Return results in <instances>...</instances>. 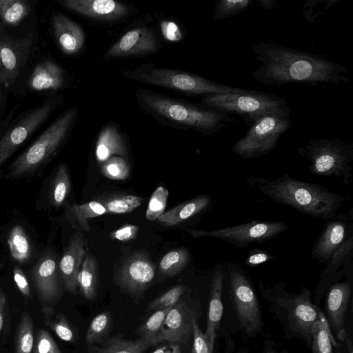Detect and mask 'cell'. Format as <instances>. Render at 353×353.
Instances as JSON below:
<instances>
[{"label": "cell", "instance_id": "1", "mask_svg": "<svg viewBox=\"0 0 353 353\" xmlns=\"http://www.w3.org/2000/svg\"><path fill=\"white\" fill-rule=\"evenodd\" d=\"M254 58L261 65L252 77L265 85L290 83L340 84L349 81L347 68L323 56L300 51L283 45L259 42L253 46Z\"/></svg>", "mask_w": 353, "mask_h": 353}, {"label": "cell", "instance_id": "2", "mask_svg": "<svg viewBox=\"0 0 353 353\" xmlns=\"http://www.w3.org/2000/svg\"><path fill=\"white\" fill-rule=\"evenodd\" d=\"M134 95L146 113L164 125L180 130H193L211 135L238 122L229 114L213 108L195 105L163 96L145 88H138Z\"/></svg>", "mask_w": 353, "mask_h": 353}, {"label": "cell", "instance_id": "3", "mask_svg": "<svg viewBox=\"0 0 353 353\" xmlns=\"http://www.w3.org/2000/svg\"><path fill=\"white\" fill-rule=\"evenodd\" d=\"M245 181L276 203L325 221L335 216L345 200L322 185L299 181L286 172L274 180L250 176Z\"/></svg>", "mask_w": 353, "mask_h": 353}, {"label": "cell", "instance_id": "4", "mask_svg": "<svg viewBox=\"0 0 353 353\" xmlns=\"http://www.w3.org/2000/svg\"><path fill=\"white\" fill-rule=\"evenodd\" d=\"M258 286L269 312L282 326L285 337L300 339L309 348L313 325L323 313L314 304L310 290L301 286L298 292H289L283 282L267 286L259 281Z\"/></svg>", "mask_w": 353, "mask_h": 353}, {"label": "cell", "instance_id": "5", "mask_svg": "<svg viewBox=\"0 0 353 353\" xmlns=\"http://www.w3.org/2000/svg\"><path fill=\"white\" fill-rule=\"evenodd\" d=\"M78 117L77 107H70L58 117L39 137L8 167L6 179L26 177L39 172L58 154L69 137Z\"/></svg>", "mask_w": 353, "mask_h": 353}, {"label": "cell", "instance_id": "6", "mask_svg": "<svg viewBox=\"0 0 353 353\" xmlns=\"http://www.w3.org/2000/svg\"><path fill=\"white\" fill-rule=\"evenodd\" d=\"M121 74L130 80L173 90L188 96L241 94L250 90L230 87L188 72L154 67L152 64L124 70Z\"/></svg>", "mask_w": 353, "mask_h": 353}, {"label": "cell", "instance_id": "7", "mask_svg": "<svg viewBox=\"0 0 353 353\" xmlns=\"http://www.w3.org/2000/svg\"><path fill=\"white\" fill-rule=\"evenodd\" d=\"M201 105L240 116L250 127L265 117L290 116V113L283 98L255 90L241 94L205 95L201 99Z\"/></svg>", "mask_w": 353, "mask_h": 353}, {"label": "cell", "instance_id": "8", "mask_svg": "<svg viewBox=\"0 0 353 353\" xmlns=\"http://www.w3.org/2000/svg\"><path fill=\"white\" fill-rule=\"evenodd\" d=\"M299 154L310 163L309 171L321 176L342 178L344 184L352 182L353 143L339 139H319L299 149Z\"/></svg>", "mask_w": 353, "mask_h": 353}, {"label": "cell", "instance_id": "9", "mask_svg": "<svg viewBox=\"0 0 353 353\" xmlns=\"http://www.w3.org/2000/svg\"><path fill=\"white\" fill-rule=\"evenodd\" d=\"M229 298L239 331L247 339H254L262 332L264 323L255 290L241 267L230 262L227 267Z\"/></svg>", "mask_w": 353, "mask_h": 353}, {"label": "cell", "instance_id": "10", "mask_svg": "<svg viewBox=\"0 0 353 353\" xmlns=\"http://www.w3.org/2000/svg\"><path fill=\"white\" fill-rule=\"evenodd\" d=\"M62 95H56L12 118L19 108L15 105L0 128V166H1L63 103Z\"/></svg>", "mask_w": 353, "mask_h": 353}, {"label": "cell", "instance_id": "11", "mask_svg": "<svg viewBox=\"0 0 353 353\" xmlns=\"http://www.w3.org/2000/svg\"><path fill=\"white\" fill-rule=\"evenodd\" d=\"M290 116L269 115L250 127L232 150L243 159H253L272 150L291 126Z\"/></svg>", "mask_w": 353, "mask_h": 353}, {"label": "cell", "instance_id": "12", "mask_svg": "<svg viewBox=\"0 0 353 353\" xmlns=\"http://www.w3.org/2000/svg\"><path fill=\"white\" fill-rule=\"evenodd\" d=\"M289 225L281 221H252L234 227L211 231L192 230L190 234L194 238L210 236L221 239L237 248H244L253 243L270 240L283 232Z\"/></svg>", "mask_w": 353, "mask_h": 353}, {"label": "cell", "instance_id": "13", "mask_svg": "<svg viewBox=\"0 0 353 353\" xmlns=\"http://www.w3.org/2000/svg\"><path fill=\"white\" fill-rule=\"evenodd\" d=\"M59 271L57 257L50 250H46L31 268V279L43 314H54V305L61 298L62 279Z\"/></svg>", "mask_w": 353, "mask_h": 353}, {"label": "cell", "instance_id": "14", "mask_svg": "<svg viewBox=\"0 0 353 353\" xmlns=\"http://www.w3.org/2000/svg\"><path fill=\"white\" fill-rule=\"evenodd\" d=\"M353 277L333 283L324 294L323 312L330 333L335 340H341L347 333L346 317L352 305Z\"/></svg>", "mask_w": 353, "mask_h": 353}, {"label": "cell", "instance_id": "15", "mask_svg": "<svg viewBox=\"0 0 353 353\" xmlns=\"http://www.w3.org/2000/svg\"><path fill=\"white\" fill-rule=\"evenodd\" d=\"M33 45L30 36L16 39L6 31L0 21V72L6 81V87L12 85L27 61Z\"/></svg>", "mask_w": 353, "mask_h": 353}, {"label": "cell", "instance_id": "16", "mask_svg": "<svg viewBox=\"0 0 353 353\" xmlns=\"http://www.w3.org/2000/svg\"><path fill=\"white\" fill-rule=\"evenodd\" d=\"M352 214L350 208L348 212L337 214L326 221L312 247L311 256L313 259L326 263L331 255L353 234Z\"/></svg>", "mask_w": 353, "mask_h": 353}, {"label": "cell", "instance_id": "17", "mask_svg": "<svg viewBox=\"0 0 353 353\" xmlns=\"http://www.w3.org/2000/svg\"><path fill=\"white\" fill-rule=\"evenodd\" d=\"M160 48V41L151 29L148 27L134 28L123 34L105 52L103 60L141 57L154 54Z\"/></svg>", "mask_w": 353, "mask_h": 353}, {"label": "cell", "instance_id": "18", "mask_svg": "<svg viewBox=\"0 0 353 353\" xmlns=\"http://www.w3.org/2000/svg\"><path fill=\"white\" fill-rule=\"evenodd\" d=\"M353 234L331 255L322 271L319 281L313 292L312 301L320 307V304L328 288L343 276L353 277Z\"/></svg>", "mask_w": 353, "mask_h": 353}, {"label": "cell", "instance_id": "19", "mask_svg": "<svg viewBox=\"0 0 353 353\" xmlns=\"http://www.w3.org/2000/svg\"><path fill=\"white\" fill-rule=\"evenodd\" d=\"M196 314L185 302L179 300L165 319L159 334L161 340L168 343H187L192 338V318Z\"/></svg>", "mask_w": 353, "mask_h": 353}, {"label": "cell", "instance_id": "20", "mask_svg": "<svg viewBox=\"0 0 353 353\" xmlns=\"http://www.w3.org/2000/svg\"><path fill=\"white\" fill-rule=\"evenodd\" d=\"M154 266L144 255L137 254L128 259L121 267L118 281L126 292L137 294L143 292L154 276Z\"/></svg>", "mask_w": 353, "mask_h": 353}, {"label": "cell", "instance_id": "21", "mask_svg": "<svg viewBox=\"0 0 353 353\" xmlns=\"http://www.w3.org/2000/svg\"><path fill=\"white\" fill-rule=\"evenodd\" d=\"M59 3L72 12L97 20L115 21L130 12L126 5L114 0H63Z\"/></svg>", "mask_w": 353, "mask_h": 353}, {"label": "cell", "instance_id": "22", "mask_svg": "<svg viewBox=\"0 0 353 353\" xmlns=\"http://www.w3.org/2000/svg\"><path fill=\"white\" fill-rule=\"evenodd\" d=\"M85 255L83 235L77 232L71 237L59 263L60 275L65 290L75 293L80 266Z\"/></svg>", "mask_w": 353, "mask_h": 353}, {"label": "cell", "instance_id": "23", "mask_svg": "<svg viewBox=\"0 0 353 353\" xmlns=\"http://www.w3.org/2000/svg\"><path fill=\"white\" fill-rule=\"evenodd\" d=\"M51 25L55 40L65 54L74 55L82 50L85 35L75 21L62 13L53 12Z\"/></svg>", "mask_w": 353, "mask_h": 353}, {"label": "cell", "instance_id": "24", "mask_svg": "<svg viewBox=\"0 0 353 353\" xmlns=\"http://www.w3.org/2000/svg\"><path fill=\"white\" fill-rule=\"evenodd\" d=\"M223 274V269H218L214 272L210 284L207 323L203 334L208 343L212 347H215L217 332L220 330V323L223 312L222 302Z\"/></svg>", "mask_w": 353, "mask_h": 353}, {"label": "cell", "instance_id": "25", "mask_svg": "<svg viewBox=\"0 0 353 353\" xmlns=\"http://www.w3.org/2000/svg\"><path fill=\"white\" fill-rule=\"evenodd\" d=\"M27 83L33 91H57L64 85V72L57 63L43 61L34 67Z\"/></svg>", "mask_w": 353, "mask_h": 353}, {"label": "cell", "instance_id": "26", "mask_svg": "<svg viewBox=\"0 0 353 353\" xmlns=\"http://www.w3.org/2000/svg\"><path fill=\"white\" fill-rule=\"evenodd\" d=\"M123 158L128 155L124 137L114 124L105 125L100 131L95 148V156L99 163H103L112 156Z\"/></svg>", "mask_w": 353, "mask_h": 353}, {"label": "cell", "instance_id": "27", "mask_svg": "<svg viewBox=\"0 0 353 353\" xmlns=\"http://www.w3.org/2000/svg\"><path fill=\"white\" fill-rule=\"evenodd\" d=\"M212 202L211 197L206 194L199 195L188 201L163 212L158 221L163 225L173 226L205 210Z\"/></svg>", "mask_w": 353, "mask_h": 353}, {"label": "cell", "instance_id": "28", "mask_svg": "<svg viewBox=\"0 0 353 353\" xmlns=\"http://www.w3.org/2000/svg\"><path fill=\"white\" fill-rule=\"evenodd\" d=\"M107 210L103 203L92 201L81 205L72 204L65 212V219L71 226L79 230L88 232L90 227L88 219L107 213Z\"/></svg>", "mask_w": 353, "mask_h": 353}, {"label": "cell", "instance_id": "29", "mask_svg": "<svg viewBox=\"0 0 353 353\" xmlns=\"http://www.w3.org/2000/svg\"><path fill=\"white\" fill-rule=\"evenodd\" d=\"M78 286L84 298L93 301L97 296L98 268L95 259L88 254L83 261L78 275Z\"/></svg>", "mask_w": 353, "mask_h": 353}, {"label": "cell", "instance_id": "30", "mask_svg": "<svg viewBox=\"0 0 353 353\" xmlns=\"http://www.w3.org/2000/svg\"><path fill=\"white\" fill-rule=\"evenodd\" d=\"M159 343L155 340L139 338L136 340H127L112 337L102 346L97 347L95 353H143L151 346Z\"/></svg>", "mask_w": 353, "mask_h": 353}, {"label": "cell", "instance_id": "31", "mask_svg": "<svg viewBox=\"0 0 353 353\" xmlns=\"http://www.w3.org/2000/svg\"><path fill=\"white\" fill-rule=\"evenodd\" d=\"M8 244L12 258L19 264H25L30 260L32 246L30 239L21 225H15L10 230Z\"/></svg>", "mask_w": 353, "mask_h": 353}, {"label": "cell", "instance_id": "32", "mask_svg": "<svg viewBox=\"0 0 353 353\" xmlns=\"http://www.w3.org/2000/svg\"><path fill=\"white\" fill-rule=\"evenodd\" d=\"M70 179L64 163L59 165L51 180L48 190L50 203L54 208L62 205L70 192Z\"/></svg>", "mask_w": 353, "mask_h": 353}, {"label": "cell", "instance_id": "33", "mask_svg": "<svg viewBox=\"0 0 353 353\" xmlns=\"http://www.w3.org/2000/svg\"><path fill=\"white\" fill-rule=\"evenodd\" d=\"M336 344V340L332 337L323 312L313 325L309 348L311 353H333Z\"/></svg>", "mask_w": 353, "mask_h": 353}, {"label": "cell", "instance_id": "34", "mask_svg": "<svg viewBox=\"0 0 353 353\" xmlns=\"http://www.w3.org/2000/svg\"><path fill=\"white\" fill-rule=\"evenodd\" d=\"M27 0H0V19L4 25H18L30 12Z\"/></svg>", "mask_w": 353, "mask_h": 353}, {"label": "cell", "instance_id": "35", "mask_svg": "<svg viewBox=\"0 0 353 353\" xmlns=\"http://www.w3.org/2000/svg\"><path fill=\"white\" fill-rule=\"evenodd\" d=\"M34 324L28 312L22 313L14 336V353H32Z\"/></svg>", "mask_w": 353, "mask_h": 353}, {"label": "cell", "instance_id": "36", "mask_svg": "<svg viewBox=\"0 0 353 353\" xmlns=\"http://www.w3.org/2000/svg\"><path fill=\"white\" fill-rule=\"evenodd\" d=\"M112 321V314L108 311L96 315L87 330L86 343L93 345L102 340L110 332Z\"/></svg>", "mask_w": 353, "mask_h": 353}, {"label": "cell", "instance_id": "37", "mask_svg": "<svg viewBox=\"0 0 353 353\" xmlns=\"http://www.w3.org/2000/svg\"><path fill=\"white\" fill-rule=\"evenodd\" d=\"M190 259L188 252L185 249H177L168 252L161 260L159 270L161 274L174 276L181 272Z\"/></svg>", "mask_w": 353, "mask_h": 353}, {"label": "cell", "instance_id": "38", "mask_svg": "<svg viewBox=\"0 0 353 353\" xmlns=\"http://www.w3.org/2000/svg\"><path fill=\"white\" fill-rule=\"evenodd\" d=\"M173 307V306H172ZM172 307L154 311V312L137 330L140 338L162 342L159 337L161 326Z\"/></svg>", "mask_w": 353, "mask_h": 353}, {"label": "cell", "instance_id": "39", "mask_svg": "<svg viewBox=\"0 0 353 353\" xmlns=\"http://www.w3.org/2000/svg\"><path fill=\"white\" fill-rule=\"evenodd\" d=\"M101 173L112 180H125L130 174V166L126 159L119 156H112L103 163Z\"/></svg>", "mask_w": 353, "mask_h": 353}, {"label": "cell", "instance_id": "40", "mask_svg": "<svg viewBox=\"0 0 353 353\" xmlns=\"http://www.w3.org/2000/svg\"><path fill=\"white\" fill-rule=\"evenodd\" d=\"M142 198L134 195H121L108 199L103 203L108 212L124 214L130 212L142 203Z\"/></svg>", "mask_w": 353, "mask_h": 353}, {"label": "cell", "instance_id": "41", "mask_svg": "<svg viewBox=\"0 0 353 353\" xmlns=\"http://www.w3.org/2000/svg\"><path fill=\"white\" fill-rule=\"evenodd\" d=\"M252 3L251 0H221L215 7L214 19L223 20L245 11Z\"/></svg>", "mask_w": 353, "mask_h": 353}, {"label": "cell", "instance_id": "42", "mask_svg": "<svg viewBox=\"0 0 353 353\" xmlns=\"http://www.w3.org/2000/svg\"><path fill=\"white\" fill-rule=\"evenodd\" d=\"M43 314L45 323L61 340L67 342L75 341V335L68 319L62 314Z\"/></svg>", "mask_w": 353, "mask_h": 353}, {"label": "cell", "instance_id": "43", "mask_svg": "<svg viewBox=\"0 0 353 353\" xmlns=\"http://www.w3.org/2000/svg\"><path fill=\"white\" fill-rule=\"evenodd\" d=\"M168 190L164 187L159 186L152 194L145 213L148 221H154L164 212L168 197Z\"/></svg>", "mask_w": 353, "mask_h": 353}, {"label": "cell", "instance_id": "44", "mask_svg": "<svg viewBox=\"0 0 353 353\" xmlns=\"http://www.w3.org/2000/svg\"><path fill=\"white\" fill-rule=\"evenodd\" d=\"M185 287L183 285H177L151 301L147 310L157 311L174 306L185 292Z\"/></svg>", "mask_w": 353, "mask_h": 353}, {"label": "cell", "instance_id": "45", "mask_svg": "<svg viewBox=\"0 0 353 353\" xmlns=\"http://www.w3.org/2000/svg\"><path fill=\"white\" fill-rule=\"evenodd\" d=\"M192 325L193 335L191 353H216V347H212L208 343L199 327L197 314L193 316Z\"/></svg>", "mask_w": 353, "mask_h": 353}, {"label": "cell", "instance_id": "46", "mask_svg": "<svg viewBox=\"0 0 353 353\" xmlns=\"http://www.w3.org/2000/svg\"><path fill=\"white\" fill-rule=\"evenodd\" d=\"M33 347V353H62L52 336L44 329L37 330Z\"/></svg>", "mask_w": 353, "mask_h": 353}, {"label": "cell", "instance_id": "47", "mask_svg": "<svg viewBox=\"0 0 353 353\" xmlns=\"http://www.w3.org/2000/svg\"><path fill=\"white\" fill-rule=\"evenodd\" d=\"M275 258L276 256L265 250L254 248L249 252L245 260V264L250 268H254Z\"/></svg>", "mask_w": 353, "mask_h": 353}, {"label": "cell", "instance_id": "48", "mask_svg": "<svg viewBox=\"0 0 353 353\" xmlns=\"http://www.w3.org/2000/svg\"><path fill=\"white\" fill-rule=\"evenodd\" d=\"M13 277L17 286L21 294L26 299H31V291L29 283L23 272L19 267L15 266L14 268Z\"/></svg>", "mask_w": 353, "mask_h": 353}, {"label": "cell", "instance_id": "49", "mask_svg": "<svg viewBox=\"0 0 353 353\" xmlns=\"http://www.w3.org/2000/svg\"><path fill=\"white\" fill-rule=\"evenodd\" d=\"M7 296L0 287V336L6 334L8 326V304Z\"/></svg>", "mask_w": 353, "mask_h": 353}, {"label": "cell", "instance_id": "50", "mask_svg": "<svg viewBox=\"0 0 353 353\" xmlns=\"http://www.w3.org/2000/svg\"><path fill=\"white\" fill-rule=\"evenodd\" d=\"M139 228L134 225H125L112 232L110 237L120 241H126L136 237Z\"/></svg>", "mask_w": 353, "mask_h": 353}, {"label": "cell", "instance_id": "51", "mask_svg": "<svg viewBox=\"0 0 353 353\" xmlns=\"http://www.w3.org/2000/svg\"><path fill=\"white\" fill-rule=\"evenodd\" d=\"M164 37L170 41H176L181 38V32L178 26L172 21H163L161 24Z\"/></svg>", "mask_w": 353, "mask_h": 353}, {"label": "cell", "instance_id": "52", "mask_svg": "<svg viewBox=\"0 0 353 353\" xmlns=\"http://www.w3.org/2000/svg\"><path fill=\"white\" fill-rule=\"evenodd\" d=\"M333 353H353V341L351 333H347L343 339L336 341L333 346Z\"/></svg>", "mask_w": 353, "mask_h": 353}, {"label": "cell", "instance_id": "53", "mask_svg": "<svg viewBox=\"0 0 353 353\" xmlns=\"http://www.w3.org/2000/svg\"><path fill=\"white\" fill-rule=\"evenodd\" d=\"M261 353H289L284 348H279L272 339L266 338L263 341Z\"/></svg>", "mask_w": 353, "mask_h": 353}, {"label": "cell", "instance_id": "54", "mask_svg": "<svg viewBox=\"0 0 353 353\" xmlns=\"http://www.w3.org/2000/svg\"><path fill=\"white\" fill-rule=\"evenodd\" d=\"M152 353H181V348L179 343H168L155 350Z\"/></svg>", "mask_w": 353, "mask_h": 353}, {"label": "cell", "instance_id": "55", "mask_svg": "<svg viewBox=\"0 0 353 353\" xmlns=\"http://www.w3.org/2000/svg\"><path fill=\"white\" fill-rule=\"evenodd\" d=\"M261 6L265 8L272 9L276 6V2L274 1H260Z\"/></svg>", "mask_w": 353, "mask_h": 353}, {"label": "cell", "instance_id": "56", "mask_svg": "<svg viewBox=\"0 0 353 353\" xmlns=\"http://www.w3.org/2000/svg\"><path fill=\"white\" fill-rule=\"evenodd\" d=\"M236 353H250V349L247 347L240 348Z\"/></svg>", "mask_w": 353, "mask_h": 353}, {"label": "cell", "instance_id": "57", "mask_svg": "<svg viewBox=\"0 0 353 353\" xmlns=\"http://www.w3.org/2000/svg\"><path fill=\"white\" fill-rule=\"evenodd\" d=\"M0 83L3 84L6 86V81H5L3 77L1 72H0Z\"/></svg>", "mask_w": 353, "mask_h": 353}, {"label": "cell", "instance_id": "58", "mask_svg": "<svg viewBox=\"0 0 353 353\" xmlns=\"http://www.w3.org/2000/svg\"><path fill=\"white\" fill-rule=\"evenodd\" d=\"M0 268H1V265H0Z\"/></svg>", "mask_w": 353, "mask_h": 353}]
</instances>
